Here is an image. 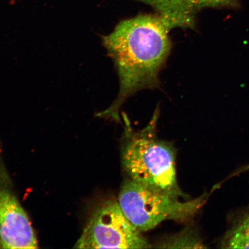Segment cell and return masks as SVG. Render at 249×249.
Wrapping results in <instances>:
<instances>
[{"mask_svg": "<svg viewBox=\"0 0 249 249\" xmlns=\"http://www.w3.org/2000/svg\"><path fill=\"white\" fill-rule=\"evenodd\" d=\"M170 31L157 14L140 15L121 21L110 34L102 36L120 89L116 100L95 117L120 122V111L127 99L142 90L160 87V74L172 48Z\"/></svg>", "mask_w": 249, "mask_h": 249, "instance_id": "1", "label": "cell"}, {"mask_svg": "<svg viewBox=\"0 0 249 249\" xmlns=\"http://www.w3.org/2000/svg\"><path fill=\"white\" fill-rule=\"evenodd\" d=\"M248 170H249V164L248 165V166H247L242 167V169L236 171V173L233 174L232 176H235V175H238V174H240L242 172H245V171H248Z\"/></svg>", "mask_w": 249, "mask_h": 249, "instance_id": "9", "label": "cell"}, {"mask_svg": "<svg viewBox=\"0 0 249 249\" xmlns=\"http://www.w3.org/2000/svg\"><path fill=\"white\" fill-rule=\"evenodd\" d=\"M155 9L170 30L194 29L197 12L205 8H235L238 0H138Z\"/></svg>", "mask_w": 249, "mask_h": 249, "instance_id": "6", "label": "cell"}, {"mask_svg": "<svg viewBox=\"0 0 249 249\" xmlns=\"http://www.w3.org/2000/svg\"><path fill=\"white\" fill-rule=\"evenodd\" d=\"M208 196L205 194L182 201L127 179L121 187L118 201L127 219L142 232L164 221L191 219L203 206Z\"/></svg>", "mask_w": 249, "mask_h": 249, "instance_id": "3", "label": "cell"}, {"mask_svg": "<svg viewBox=\"0 0 249 249\" xmlns=\"http://www.w3.org/2000/svg\"><path fill=\"white\" fill-rule=\"evenodd\" d=\"M151 245L127 219L118 200L92 208L75 249H148Z\"/></svg>", "mask_w": 249, "mask_h": 249, "instance_id": "4", "label": "cell"}, {"mask_svg": "<svg viewBox=\"0 0 249 249\" xmlns=\"http://www.w3.org/2000/svg\"><path fill=\"white\" fill-rule=\"evenodd\" d=\"M160 248H204L203 243L195 230L189 228L178 234L170 236L167 240L160 242Z\"/></svg>", "mask_w": 249, "mask_h": 249, "instance_id": "8", "label": "cell"}, {"mask_svg": "<svg viewBox=\"0 0 249 249\" xmlns=\"http://www.w3.org/2000/svg\"><path fill=\"white\" fill-rule=\"evenodd\" d=\"M8 179L0 168V249L38 248L29 217Z\"/></svg>", "mask_w": 249, "mask_h": 249, "instance_id": "5", "label": "cell"}, {"mask_svg": "<svg viewBox=\"0 0 249 249\" xmlns=\"http://www.w3.org/2000/svg\"><path fill=\"white\" fill-rule=\"evenodd\" d=\"M220 245L226 249L249 248V208L233 220Z\"/></svg>", "mask_w": 249, "mask_h": 249, "instance_id": "7", "label": "cell"}, {"mask_svg": "<svg viewBox=\"0 0 249 249\" xmlns=\"http://www.w3.org/2000/svg\"><path fill=\"white\" fill-rule=\"evenodd\" d=\"M159 116L158 107L148 125L135 132L123 113L125 124L121 150L123 169L133 182L174 198L189 200L177 181L175 148L156 135Z\"/></svg>", "mask_w": 249, "mask_h": 249, "instance_id": "2", "label": "cell"}]
</instances>
